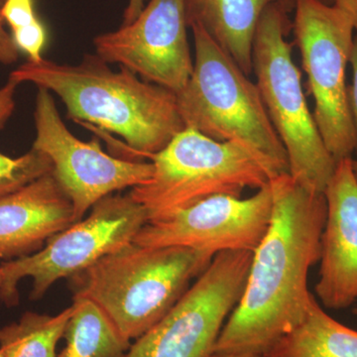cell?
Wrapping results in <instances>:
<instances>
[{
    "label": "cell",
    "mask_w": 357,
    "mask_h": 357,
    "mask_svg": "<svg viewBox=\"0 0 357 357\" xmlns=\"http://www.w3.org/2000/svg\"><path fill=\"white\" fill-rule=\"evenodd\" d=\"M215 256L189 248L135 243L70 278L74 299L96 303L128 340H137L170 311Z\"/></svg>",
    "instance_id": "cell-3"
},
{
    "label": "cell",
    "mask_w": 357,
    "mask_h": 357,
    "mask_svg": "<svg viewBox=\"0 0 357 357\" xmlns=\"http://www.w3.org/2000/svg\"><path fill=\"white\" fill-rule=\"evenodd\" d=\"M149 159L154 167L151 177L129 192L144 208L148 222L218 195L241 197L244 190L261 189L271 180L245 147L218 142L192 128L183 129Z\"/></svg>",
    "instance_id": "cell-6"
},
{
    "label": "cell",
    "mask_w": 357,
    "mask_h": 357,
    "mask_svg": "<svg viewBox=\"0 0 357 357\" xmlns=\"http://www.w3.org/2000/svg\"><path fill=\"white\" fill-rule=\"evenodd\" d=\"M292 29L299 48L307 89L314 98V121L328 152L337 161L352 158L356 135L347 96V67L354 26L335 6L297 0Z\"/></svg>",
    "instance_id": "cell-8"
},
{
    "label": "cell",
    "mask_w": 357,
    "mask_h": 357,
    "mask_svg": "<svg viewBox=\"0 0 357 357\" xmlns=\"http://www.w3.org/2000/svg\"><path fill=\"white\" fill-rule=\"evenodd\" d=\"M1 15L11 30L20 29L38 20L33 0H4Z\"/></svg>",
    "instance_id": "cell-21"
},
{
    "label": "cell",
    "mask_w": 357,
    "mask_h": 357,
    "mask_svg": "<svg viewBox=\"0 0 357 357\" xmlns=\"http://www.w3.org/2000/svg\"><path fill=\"white\" fill-rule=\"evenodd\" d=\"M349 64L351 65L352 69V84L347 89V96H349V112H351L354 135H356L354 152L357 154V35L354 36Z\"/></svg>",
    "instance_id": "cell-22"
},
{
    "label": "cell",
    "mask_w": 357,
    "mask_h": 357,
    "mask_svg": "<svg viewBox=\"0 0 357 357\" xmlns=\"http://www.w3.org/2000/svg\"><path fill=\"white\" fill-rule=\"evenodd\" d=\"M52 172L50 158L34 148L17 158L0 153V198Z\"/></svg>",
    "instance_id": "cell-19"
},
{
    "label": "cell",
    "mask_w": 357,
    "mask_h": 357,
    "mask_svg": "<svg viewBox=\"0 0 357 357\" xmlns=\"http://www.w3.org/2000/svg\"><path fill=\"white\" fill-rule=\"evenodd\" d=\"M278 0H185L188 25H198L248 76L253 42L268 6Z\"/></svg>",
    "instance_id": "cell-15"
},
{
    "label": "cell",
    "mask_w": 357,
    "mask_h": 357,
    "mask_svg": "<svg viewBox=\"0 0 357 357\" xmlns=\"http://www.w3.org/2000/svg\"><path fill=\"white\" fill-rule=\"evenodd\" d=\"M267 357H357V331L338 323L312 298L304 319L264 354Z\"/></svg>",
    "instance_id": "cell-16"
},
{
    "label": "cell",
    "mask_w": 357,
    "mask_h": 357,
    "mask_svg": "<svg viewBox=\"0 0 357 357\" xmlns=\"http://www.w3.org/2000/svg\"><path fill=\"white\" fill-rule=\"evenodd\" d=\"M191 29L194 69L185 88L176 95L185 128L218 142L245 147L271 180L289 174L287 152L268 116L257 84L199 26Z\"/></svg>",
    "instance_id": "cell-4"
},
{
    "label": "cell",
    "mask_w": 357,
    "mask_h": 357,
    "mask_svg": "<svg viewBox=\"0 0 357 357\" xmlns=\"http://www.w3.org/2000/svg\"><path fill=\"white\" fill-rule=\"evenodd\" d=\"M210 357H267L264 354H211Z\"/></svg>",
    "instance_id": "cell-28"
},
{
    "label": "cell",
    "mask_w": 357,
    "mask_h": 357,
    "mask_svg": "<svg viewBox=\"0 0 357 357\" xmlns=\"http://www.w3.org/2000/svg\"><path fill=\"white\" fill-rule=\"evenodd\" d=\"M148 222L147 213L130 195H109L93 204L86 220L73 223L32 255L0 264V300L20 303L18 284L33 279L30 299H41L55 282L70 278L105 256L132 243Z\"/></svg>",
    "instance_id": "cell-7"
},
{
    "label": "cell",
    "mask_w": 357,
    "mask_h": 357,
    "mask_svg": "<svg viewBox=\"0 0 357 357\" xmlns=\"http://www.w3.org/2000/svg\"><path fill=\"white\" fill-rule=\"evenodd\" d=\"M13 39L18 50L27 54L29 61L38 62L43 59L41 55L47 41V32L39 18L31 24L13 30Z\"/></svg>",
    "instance_id": "cell-20"
},
{
    "label": "cell",
    "mask_w": 357,
    "mask_h": 357,
    "mask_svg": "<svg viewBox=\"0 0 357 357\" xmlns=\"http://www.w3.org/2000/svg\"><path fill=\"white\" fill-rule=\"evenodd\" d=\"M250 251L218 253L191 288L126 357H210L223 326L243 295Z\"/></svg>",
    "instance_id": "cell-9"
},
{
    "label": "cell",
    "mask_w": 357,
    "mask_h": 357,
    "mask_svg": "<svg viewBox=\"0 0 357 357\" xmlns=\"http://www.w3.org/2000/svg\"><path fill=\"white\" fill-rule=\"evenodd\" d=\"M296 1H297V0H278V4H280L287 13H290L294 10ZM318 1L328 4V6H333V0H318Z\"/></svg>",
    "instance_id": "cell-27"
},
{
    "label": "cell",
    "mask_w": 357,
    "mask_h": 357,
    "mask_svg": "<svg viewBox=\"0 0 357 357\" xmlns=\"http://www.w3.org/2000/svg\"><path fill=\"white\" fill-rule=\"evenodd\" d=\"M354 314H356L357 316V307H356V309H354Z\"/></svg>",
    "instance_id": "cell-30"
},
{
    "label": "cell",
    "mask_w": 357,
    "mask_h": 357,
    "mask_svg": "<svg viewBox=\"0 0 357 357\" xmlns=\"http://www.w3.org/2000/svg\"><path fill=\"white\" fill-rule=\"evenodd\" d=\"M75 222L72 202L47 174L0 198V259L32 255Z\"/></svg>",
    "instance_id": "cell-14"
},
{
    "label": "cell",
    "mask_w": 357,
    "mask_h": 357,
    "mask_svg": "<svg viewBox=\"0 0 357 357\" xmlns=\"http://www.w3.org/2000/svg\"><path fill=\"white\" fill-rule=\"evenodd\" d=\"M3 21L1 15V4H0V63L11 65L18 60L20 50L14 43L13 37L4 29Z\"/></svg>",
    "instance_id": "cell-24"
},
{
    "label": "cell",
    "mask_w": 357,
    "mask_h": 357,
    "mask_svg": "<svg viewBox=\"0 0 357 357\" xmlns=\"http://www.w3.org/2000/svg\"><path fill=\"white\" fill-rule=\"evenodd\" d=\"M188 27L185 0H150L132 23L96 37V55L177 95L194 69Z\"/></svg>",
    "instance_id": "cell-12"
},
{
    "label": "cell",
    "mask_w": 357,
    "mask_h": 357,
    "mask_svg": "<svg viewBox=\"0 0 357 357\" xmlns=\"http://www.w3.org/2000/svg\"><path fill=\"white\" fill-rule=\"evenodd\" d=\"M269 185L271 222L253 252L243 295L213 354H266L299 325L314 297L307 276L321 258L325 195L309 191L290 174L272 178Z\"/></svg>",
    "instance_id": "cell-1"
},
{
    "label": "cell",
    "mask_w": 357,
    "mask_h": 357,
    "mask_svg": "<svg viewBox=\"0 0 357 357\" xmlns=\"http://www.w3.org/2000/svg\"><path fill=\"white\" fill-rule=\"evenodd\" d=\"M288 13L267 7L256 29L252 73L263 103L287 152L289 174L309 191L324 194L337 161L328 152L307 105L301 73L294 62Z\"/></svg>",
    "instance_id": "cell-5"
},
{
    "label": "cell",
    "mask_w": 357,
    "mask_h": 357,
    "mask_svg": "<svg viewBox=\"0 0 357 357\" xmlns=\"http://www.w3.org/2000/svg\"><path fill=\"white\" fill-rule=\"evenodd\" d=\"M0 282H1V278H0Z\"/></svg>",
    "instance_id": "cell-32"
},
{
    "label": "cell",
    "mask_w": 357,
    "mask_h": 357,
    "mask_svg": "<svg viewBox=\"0 0 357 357\" xmlns=\"http://www.w3.org/2000/svg\"><path fill=\"white\" fill-rule=\"evenodd\" d=\"M74 304L56 314L26 312L20 321L0 328L2 357H58V342L64 337Z\"/></svg>",
    "instance_id": "cell-18"
},
{
    "label": "cell",
    "mask_w": 357,
    "mask_h": 357,
    "mask_svg": "<svg viewBox=\"0 0 357 357\" xmlns=\"http://www.w3.org/2000/svg\"><path fill=\"white\" fill-rule=\"evenodd\" d=\"M333 6L349 16L357 30V0H333Z\"/></svg>",
    "instance_id": "cell-26"
},
{
    "label": "cell",
    "mask_w": 357,
    "mask_h": 357,
    "mask_svg": "<svg viewBox=\"0 0 357 357\" xmlns=\"http://www.w3.org/2000/svg\"><path fill=\"white\" fill-rule=\"evenodd\" d=\"M74 306L65 331L66 347L58 357H126L130 340L96 303L79 298Z\"/></svg>",
    "instance_id": "cell-17"
},
{
    "label": "cell",
    "mask_w": 357,
    "mask_h": 357,
    "mask_svg": "<svg viewBox=\"0 0 357 357\" xmlns=\"http://www.w3.org/2000/svg\"><path fill=\"white\" fill-rule=\"evenodd\" d=\"M326 218L314 291L328 309L357 302V178L352 158L340 160L324 192Z\"/></svg>",
    "instance_id": "cell-13"
},
{
    "label": "cell",
    "mask_w": 357,
    "mask_h": 357,
    "mask_svg": "<svg viewBox=\"0 0 357 357\" xmlns=\"http://www.w3.org/2000/svg\"><path fill=\"white\" fill-rule=\"evenodd\" d=\"M121 68L114 72L96 54H86L77 65L28 61L9 79L56 93L70 119L121 136L132 151L149 158L185 129L177 96Z\"/></svg>",
    "instance_id": "cell-2"
},
{
    "label": "cell",
    "mask_w": 357,
    "mask_h": 357,
    "mask_svg": "<svg viewBox=\"0 0 357 357\" xmlns=\"http://www.w3.org/2000/svg\"><path fill=\"white\" fill-rule=\"evenodd\" d=\"M0 357H2L1 356H0Z\"/></svg>",
    "instance_id": "cell-33"
},
{
    "label": "cell",
    "mask_w": 357,
    "mask_h": 357,
    "mask_svg": "<svg viewBox=\"0 0 357 357\" xmlns=\"http://www.w3.org/2000/svg\"><path fill=\"white\" fill-rule=\"evenodd\" d=\"M3 2H4V0H0V4H1V6H2V3H3Z\"/></svg>",
    "instance_id": "cell-31"
},
{
    "label": "cell",
    "mask_w": 357,
    "mask_h": 357,
    "mask_svg": "<svg viewBox=\"0 0 357 357\" xmlns=\"http://www.w3.org/2000/svg\"><path fill=\"white\" fill-rule=\"evenodd\" d=\"M51 93L38 88L34 112L36 138L32 148L50 158L52 174L72 202L77 222L93 204L112 192L145 184L154 167L152 162L110 156L98 140L77 139L61 119Z\"/></svg>",
    "instance_id": "cell-10"
},
{
    "label": "cell",
    "mask_w": 357,
    "mask_h": 357,
    "mask_svg": "<svg viewBox=\"0 0 357 357\" xmlns=\"http://www.w3.org/2000/svg\"><path fill=\"white\" fill-rule=\"evenodd\" d=\"M352 167H354V171L357 178V159H352Z\"/></svg>",
    "instance_id": "cell-29"
},
{
    "label": "cell",
    "mask_w": 357,
    "mask_h": 357,
    "mask_svg": "<svg viewBox=\"0 0 357 357\" xmlns=\"http://www.w3.org/2000/svg\"><path fill=\"white\" fill-rule=\"evenodd\" d=\"M144 3L145 0H129L128 6L124 11L122 25H128L132 23L142 13L145 7Z\"/></svg>",
    "instance_id": "cell-25"
},
{
    "label": "cell",
    "mask_w": 357,
    "mask_h": 357,
    "mask_svg": "<svg viewBox=\"0 0 357 357\" xmlns=\"http://www.w3.org/2000/svg\"><path fill=\"white\" fill-rule=\"evenodd\" d=\"M273 196L268 184L253 196L211 197L163 220L147 222L133 243L148 248L182 246L215 256L255 252L271 222Z\"/></svg>",
    "instance_id": "cell-11"
},
{
    "label": "cell",
    "mask_w": 357,
    "mask_h": 357,
    "mask_svg": "<svg viewBox=\"0 0 357 357\" xmlns=\"http://www.w3.org/2000/svg\"><path fill=\"white\" fill-rule=\"evenodd\" d=\"M18 83L13 79H8L7 83L0 89V129L8 121L9 117L13 114L15 107V93Z\"/></svg>",
    "instance_id": "cell-23"
}]
</instances>
